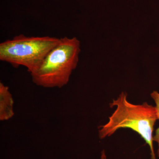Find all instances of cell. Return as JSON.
Returning a JSON list of instances; mask_svg holds the SVG:
<instances>
[{"instance_id": "obj_1", "label": "cell", "mask_w": 159, "mask_h": 159, "mask_svg": "<svg viewBox=\"0 0 159 159\" xmlns=\"http://www.w3.org/2000/svg\"><path fill=\"white\" fill-rule=\"evenodd\" d=\"M127 94L122 92L116 99H113L110 107L117 108L105 125L99 126V138L111 136L118 129L129 128L136 132L150 148L151 159H157L153 146L154 126L158 119L156 107L147 102L135 105L129 102Z\"/></svg>"}, {"instance_id": "obj_5", "label": "cell", "mask_w": 159, "mask_h": 159, "mask_svg": "<svg viewBox=\"0 0 159 159\" xmlns=\"http://www.w3.org/2000/svg\"><path fill=\"white\" fill-rule=\"evenodd\" d=\"M151 97L152 98L156 104V107L157 110L158 116L159 120V93L157 91H153L151 94ZM153 141L156 142L158 144V149L157 151V156L159 158V127L156 130L155 135L153 137Z\"/></svg>"}, {"instance_id": "obj_6", "label": "cell", "mask_w": 159, "mask_h": 159, "mask_svg": "<svg viewBox=\"0 0 159 159\" xmlns=\"http://www.w3.org/2000/svg\"><path fill=\"white\" fill-rule=\"evenodd\" d=\"M100 159H107V157L105 151L103 150L101 152V157H100Z\"/></svg>"}, {"instance_id": "obj_3", "label": "cell", "mask_w": 159, "mask_h": 159, "mask_svg": "<svg viewBox=\"0 0 159 159\" xmlns=\"http://www.w3.org/2000/svg\"><path fill=\"white\" fill-rule=\"evenodd\" d=\"M60 39L48 36L16 35L0 44V60L16 67L24 66L31 74L39 68L49 51L57 45Z\"/></svg>"}, {"instance_id": "obj_2", "label": "cell", "mask_w": 159, "mask_h": 159, "mask_svg": "<svg viewBox=\"0 0 159 159\" xmlns=\"http://www.w3.org/2000/svg\"><path fill=\"white\" fill-rule=\"evenodd\" d=\"M80 52L77 38L65 36L49 51L39 68L31 74L36 85L46 88H61L66 85L77 68Z\"/></svg>"}, {"instance_id": "obj_4", "label": "cell", "mask_w": 159, "mask_h": 159, "mask_svg": "<svg viewBox=\"0 0 159 159\" xmlns=\"http://www.w3.org/2000/svg\"><path fill=\"white\" fill-rule=\"evenodd\" d=\"M12 96L8 86L0 82V120L6 121L14 116Z\"/></svg>"}]
</instances>
